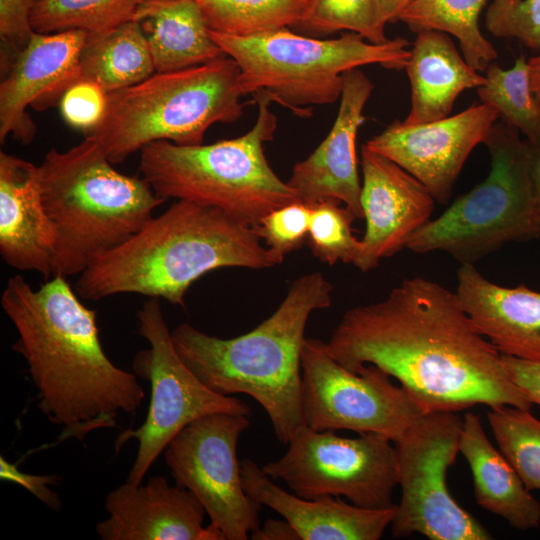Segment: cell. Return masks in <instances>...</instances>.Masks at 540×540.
<instances>
[{
  "label": "cell",
  "mask_w": 540,
  "mask_h": 540,
  "mask_svg": "<svg viewBox=\"0 0 540 540\" xmlns=\"http://www.w3.org/2000/svg\"><path fill=\"white\" fill-rule=\"evenodd\" d=\"M325 346L351 372L381 368L425 413L533 406L456 293L424 277L406 278L384 299L348 309Z\"/></svg>",
  "instance_id": "cell-1"
},
{
  "label": "cell",
  "mask_w": 540,
  "mask_h": 540,
  "mask_svg": "<svg viewBox=\"0 0 540 540\" xmlns=\"http://www.w3.org/2000/svg\"><path fill=\"white\" fill-rule=\"evenodd\" d=\"M66 277L34 289L21 275L7 281L1 306L18 337L12 349L25 360L38 407L62 427L61 441H82L135 413L145 392L135 373L117 367L99 339L96 311L81 303Z\"/></svg>",
  "instance_id": "cell-2"
},
{
  "label": "cell",
  "mask_w": 540,
  "mask_h": 540,
  "mask_svg": "<svg viewBox=\"0 0 540 540\" xmlns=\"http://www.w3.org/2000/svg\"><path fill=\"white\" fill-rule=\"evenodd\" d=\"M283 260L245 222L218 208L177 200L94 260L78 275L75 291L84 300L133 293L183 305L193 282L208 272L261 270Z\"/></svg>",
  "instance_id": "cell-3"
},
{
  "label": "cell",
  "mask_w": 540,
  "mask_h": 540,
  "mask_svg": "<svg viewBox=\"0 0 540 540\" xmlns=\"http://www.w3.org/2000/svg\"><path fill=\"white\" fill-rule=\"evenodd\" d=\"M333 286L321 272L293 280L279 307L251 331L223 339L182 323L171 331L175 348L215 393L247 394L267 413L278 441L288 444L305 425L301 355L310 315L332 304Z\"/></svg>",
  "instance_id": "cell-4"
},
{
  "label": "cell",
  "mask_w": 540,
  "mask_h": 540,
  "mask_svg": "<svg viewBox=\"0 0 540 540\" xmlns=\"http://www.w3.org/2000/svg\"><path fill=\"white\" fill-rule=\"evenodd\" d=\"M112 165L90 135L68 150L51 148L38 165L44 206L57 234L55 276L81 274L140 231L165 202L143 177Z\"/></svg>",
  "instance_id": "cell-5"
},
{
  "label": "cell",
  "mask_w": 540,
  "mask_h": 540,
  "mask_svg": "<svg viewBox=\"0 0 540 540\" xmlns=\"http://www.w3.org/2000/svg\"><path fill=\"white\" fill-rule=\"evenodd\" d=\"M252 96L258 115L242 136L206 145L155 141L140 150L139 170L157 196L218 208L252 227L273 210L298 201L264 153L277 129L272 102L262 92Z\"/></svg>",
  "instance_id": "cell-6"
},
{
  "label": "cell",
  "mask_w": 540,
  "mask_h": 540,
  "mask_svg": "<svg viewBox=\"0 0 540 540\" xmlns=\"http://www.w3.org/2000/svg\"><path fill=\"white\" fill-rule=\"evenodd\" d=\"M239 75V66L228 56L183 70L155 72L107 93L102 120L85 135L95 138L112 164L155 141L202 144L212 125L241 117L244 95Z\"/></svg>",
  "instance_id": "cell-7"
},
{
  "label": "cell",
  "mask_w": 540,
  "mask_h": 540,
  "mask_svg": "<svg viewBox=\"0 0 540 540\" xmlns=\"http://www.w3.org/2000/svg\"><path fill=\"white\" fill-rule=\"evenodd\" d=\"M209 33L239 66L243 95L262 92L301 117L310 115L303 107L340 99L345 72L370 64L405 69L411 55L402 37L375 44L353 32L328 39L289 28L246 37Z\"/></svg>",
  "instance_id": "cell-8"
},
{
  "label": "cell",
  "mask_w": 540,
  "mask_h": 540,
  "mask_svg": "<svg viewBox=\"0 0 540 540\" xmlns=\"http://www.w3.org/2000/svg\"><path fill=\"white\" fill-rule=\"evenodd\" d=\"M483 144L491 156L489 175L418 229L407 249L442 251L461 264H474L506 243L540 237L526 140L503 121L491 127Z\"/></svg>",
  "instance_id": "cell-9"
},
{
  "label": "cell",
  "mask_w": 540,
  "mask_h": 540,
  "mask_svg": "<svg viewBox=\"0 0 540 540\" xmlns=\"http://www.w3.org/2000/svg\"><path fill=\"white\" fill-rule=\"evenodd\" d=\"M138 332L150 347L139 351L133 373L151 386V400L144 423L126 429L115 440V450L137 439L138 451L127 482L140 484L153 462L171 439L194 420L217 412L250 416L249 406L233 397L213 392L179 356L157 298H150L137 311Z\"/></svg>",
  "instance_id": "cell-10"
},
{
  "label": "cell",
  "mask_w": 540,
  "mask_h": 540,
  "mask_svg": "<svg viewBox=\"0 0 540 540\" xmlns=\"http://www.w3.org/2000/svg\"><path fill=\"white\" fill-rule=\"evenodd\" d=\"M461 427L457 412H427L394 442L402 497L391 523L393 537L419 533L431 540L493 538L447 486V471L460 452Z\"/></svg>",
  "instance_id": "cell-11"
},
{
  "label": "cell",
  "mask_w": 540,
  "mask_h": 540,
  "mask_svg": "<svg viewBox=\"0 0 540 540\" xmlns=\"http://www.w3.org/2000/svg\"><path fill=\"white\" fill-rule=\"evenodd\" d=\"M391 442L376 433L346 438L304 425L286 453L261 468L302 498L330 495L362 508L389 509L396 505L393 491L398 485L397 452Z\"/></svg>",
  "instance_id": "cell-12"
},
{
  "label": "cell",
  "mask_w": 540,
  "mask_h": 540,
  "mask_svg": "<svg viewBox=\"0 0 540 540\" xmlns=\"http://www.w3.org/2000/svg\"><path fill=\"white\" fill-rule=\"evenodd\" d=\"M390 377L373 364L351 372L328 353L325 342L306 338L301 355L305 425L316 431L376 433L396 442L425 412Z\"/></svg>",
  "instance_id": "cell-13"
},
{
  "label": "cell",
  "mask_w": 540,
  "mask_h": 540,
  "mask_svg": "<svg viewBox=\"0 0 540 540\" xmlns=\"http://www.w3.org/2000/svg\"><path fill=\"white\" fill-rule=\"evenodd\" d=\"M248 417L226 412L202 416L181 429L164 450L176 485L199 500L225 540H246L260 526L261 505L245 493L237 459Z\"/></svg>",
  "instance_id": "cell-14"
},
{
  "label": "cell",
  "mask_w": 540,
  "mask_h": 540,
  "mask_svg": "<svg viewBox=\"0 0 540 540\" xmlns=\"http://www.w3.org/2000/svg\"><path fill=\"white\" fill-rule=\"evenodd\" d=\"M499 117L494 107L481 103L428 123L395 121L365 145L408 171L435 201L446 204L468 156Z\"/></svg>",
  "instance_id": "cell-15"
},
{
  "label": "cell",
  "mask_w": 540,
  "mask_h": 540,
  "mask_svg": "<svg viewBox=\"0 0 540 540\" xmlns=\"http://www.w3.org/2000/svg\"><path fill=\"white\" fill-rule=\"evenodd\" d=\"M88 33L66 30L32 32L0 85V141L8 136L28 144L36 126L27 108L45 109L60 102L80 81V56Z\"/></svg>",
  "instance_id": "cell-16"
},
{
  "label": "cell",
  "mask_w": 540,
  "mask_h": 540,
  "mask_svg": "<svg viewBox=\"0 0 540 540\" xmlns=\"http://www.w3.org/2000/svg\"><path fill=\"white\" fill-rule=\"evenodd\" d=\"M361 169L360 201L366 228L353 265L368 272L406 248L412 235L430 220L435 199L412 174L365 144Z\"/></svg>",
  "instance_id": "cell-17"
},
{
  "label": "cell",
  "mask_w": 540,
  "mask_h": 540,
  "mask_svg": "<svg viewBox=\"0 0 540 540\" xmlns=\"http://www.w3.org/2000/svg\"><path fill=\"white\" fill-rule=\"evenodd\" d=\"M373 88L359 68L344 73L338 113L328 135L307 158L294 165L287 181L298 201L313 205L325 199L337 200L357 219L363 218L356 138Z\"/></svg>",
  "instance_id": "cell-18"
},
{
  "label": "cell",
  "mask_w": 540,
  "mask_h": 540,
  "mask_svg": "<svg viewBox=\"0 0 540 540\" xmlns=\"http://www.w3.org/2000/svg\"><path fill=\"white\" fill-rule=\"evenodd\" d=\"M108 517L95 527L103 540H225L205 508L186 489L161 476L143 485L125 482L105 499Z\"/></svg>",
  "instance_id": "cell-19"
},
{
  "label": "cell",
  "mask_w": 540,
  "mask_h": 540,
  "mask_svg": "<svg viewBox=\"0 0 540 540\" xmlns=\"http://www.w3.org/2000/svg\"><path fill=\"white\" fill-rule=\"evenodd\" d=\"M57 234L44 206L39 166L0 153V255L20 271L55 276Z\"/></svg>",
  "instance_id": "cell-20"
},
{
  "label": "cell",
  "mask_w": 540,
  "mask_h": 540,
  "mask_svg": "<svg viewBox=\"0 0 540 540\" xmlns=\"http://www.w3.org/2000/svg\"><path fill=\"white\" fill-rule=\"evenodd\" d=\"M245 493L261 506L280 514L300 540H378L393 522L397 504L367 509L330 495L306 499L275 484L254 461H241Z\"/></svg>",
  "instance_id": "cell-21"
},
{
  "label": "cell",
  "mask_w": 540,
  "mask_h": 540,
  "mask_svg": "<svg viewBox=\"0 0 540 540\" xmlns=\"http://www.w3.org/2000/svg\"><path fill=\"white\" fill-rule=\"evenodd\" d=\"M455 291L474 328L502 355L540 362V292L504 287L461 264Z\"/></svg>",
  "instance_id": "cell-22"
},
{
  "label": "cell",
  "mask_w": 540,
  "mask_h": 540,
  "mask_svg": "<svg viewBox=\"0 0 540 540\" xmlns=\"http://www.w3.org/2000/svg\"><path fill=\"white\" fill-rule=\"evenodd\" d=\"M405 70L411 85L408 124L448 117L460 93L486 81L459 54L450 35L437 30L417 32Z\"/></svg>",
  "instance_id": "cell-23"
},
{
  "label": "cell",
  "mask_w": 540,
  "mask_h": 540,
  "mask_svg": "<svg viewBox=\"0 0 540 540\" xmlns=\"http://www.w3.org/2000/svg\"><path fill=\"white\" fill-rule=\"evenodd\" d=\"M459 451L471 469L475 499L481 507L515 529L540 527V502L507 458L492 445L479 415L468 412L462 418Z\"/></svg>",
  "instance_id": "cell-24"
},
{
  "label": "cell",
  "mask_w": 540,
  "mask_h": 540,
  "mask_svg": "<svg viewBox=\"0 0 540 540\" xmlns=\"http://www.w3.org/2000/svg\"><path fill=\"white\" fill-rule=\"evenodd\" d=\"M145 33L155 72H171L227 56L213 40L194 0L146 1L135 19Z\"/></svg>",
  "instance_id": "cell-25"
},
{
  "label": "cell",
  "mask_w": 540,
  "mask_h": 540,
  "mask_svg": "<svg viewBox=\"0 0 540 540\" xmlns=\"http://www.w3.org/2000/svg\"><path fill=\"white\" fill-rule=\"evenodd\" d=\"M154 73L148 41L138 21L87 35L80 56V80L95 82L110 93Z\"/></svg>",
  "instance_id": "cell-26"
},
{
  "label": "cell",
  "mask_w": 540,
  "mask_h": 540,
  "mask_svg": "<svg viewBox=\"0 0 540 540\" xmlns=\"http://www.w3.org/2000/svg\"><path fill=\"white\" fill-rule=\"evenodd\" d=\"M487 0H415L399 21L414 32L437 30L457 38L464 59L484 72L497 58V51L479 28V15Z\"/></svg>",
  "instance_id": "cell-27"
},
{
  "label": "cell",
  "mask_w": 540,
  "mask_h": 540,
  "mask_svg": "<svg viewBox=\"0 0 540 540\" xmlns=\"http://www.w3.org/2000/svg\"><path fill=\"white\" fill-rule=\"evenodd\" d=\"M209 30L231 36H253L298 27L310 0H194Z\"/></svg>",
  "instance_id": "cell-28"
},
{
  "label": "cell",
  "mask_w": 540,
  "mask_h": 540,
  "mask_svg": "<svg viewBox=\"0 0 540 540\" xmlns=\"http://www.w3.org/2000/svg\"><path fill=\"white\" fill-rule=\"evenodd\" d=\"M145 0H36L30 25L37 33H101L135 19Z\"/></svg>",
  "instance_id": "cell-29"
},
{
  "label": "cell",
  "mask_w": 540,
  "mask_h": 540,
  "mask_svg": "<svg viewBox=\"0 0 540 540\" xmlns=\"http://www.w3.org/2000/svg\"><path fill=\"white\" fill-rule=\"evenodd\" d=\"M485 72L486 81L477 88L481 102L494 107L525 140L540 145V104L530 89L527 60L521 56L509 69L492 62Z\"/></svg>",
  "instance_id": "cell-30"
},
{
  "label": "cell",
  "mask_w": 540,
  "mask_h": 540,
  "mask_svg": "<svg viewBox=\"0 0 540 540\" xmlns=\"http://www.w3.org/2000/svg\"><path fill=\"white\" fill-rule=\"evenodd\" d=\"M487 418L499 450L526 488L540 490V419L513 406L490 409Z\"/></svg>",
  "instance_id": "cell-31"
},
{
  "label": "cell",
  "mask_w": 540,
  "mask_h": 540,
  "mask_svg": "<svg viewBox=\"0 0 540 540\" xmlns=\"http://www.w3.org/2000/svg\"><path fill=\"white\" fill-rule=\"evenodd\" d=\"M312 214L307 236L313 255L322 263L334 265L337 262L354 264L362 243L352 228L357 217L343 203L325 199L311 205Z\"/></svg>",
  "instance_id": "cell-32"
},
{
  "label": "cell",
  "mask_w": 540,
  "mask_h": 540,
  "mask_svg": "<svg viewBox=\"0 0 540 540\" xmlns=\"http://www.w3.org/2000/svg\"><path fill=\"white\" fill-rule=\"evenodd\" d=\"M298 27L319 35L353 32L375 44L388 40L375 0H310L306 16Z\"/></svg>",
  "instance_id": "cell-33"
},
{
  "label": "cell",
  "mask_w": 540,
  "mask_h": 540,
  "mask_svg": "<svg viewBox=\"0 0 540 540\" xmlns=\"http://www.w3.org/2000/svg\"><path fill=\"white\" fill-rule=\"evenodd\" d=\"M485 26L498 38H517L540 51V0H493L487 8Z\"/></svg>",
  "instance_id": "cell-34"
},
{
  "label": "cell",
  "mask_w": 540,
  "mask_h": 540,
  "mask_svg": "<svg viewBox=\"0 0 540 540\" xmlns=\"http://www.w3.org/2000/svg\"><path fill=\"white\" fill-rule=\"evenodd\" d=\"M312 214L311 205L295 201L267 214L253 227L264 244L281 257L305 242Z\"/></svg>",
  "instance_id": "cell-35"
},
{
  "label": "cell",
  "mask_w": 540,
  "mask_h": 540,
  "mask_svg": "<svg viewBox=\"0 0 540 540\" xmlns=\"http://www.w3.org/2000/svg\"><path fill=\"white\" fill-rule=\"evenodd\" d=\"M107 104V92L97 83L80 80L62 96L59 105L65 122L87 134L102 120Z\"/></svg>",
  "instance_id": "cell-36"
},
{
  "label": "cell",
  "mask_w": 540,
  "mask_h": 540,
  "mask_svg": "<svg viewBox=\"0 0 540 540\" xmlns=\"http://www.w3.org/2000/svg\"><path fill=\"white\" fill-rule=\"evenodd\" d=\"M36 0H0L2 40L25 45L31 33L30 13ZM20 48V49H21Z\"/></svg>",
  "instance_id": "cell-37"
},
{
  "label": "cell",
  "mask_w": 540,
  "mask_h": 540,
  "mask_svg": "<svg viewBox=\"0 0 540 540\" xmlns=\"http://www.w3.org/2000/svg\"><path fill=\"white\" fill-rule=\"evenodd\" d=\"M0 478L3 481L19 484L51 509L60 510L59 496L48 488L49 485L59 483L60 479L56 475H32L21 472L16 465L11 464L1 456Z\"/></svg>",
  "instance_id": "cell-38"
},
{
  "label": "cell",
  "mask_w": 540,
  "mask_h": 540,
  "mask_svg": "<svg viewBox=\"0 0 540 540\" xmlns=\"http://www.w3.org/2000/svg\"><path fill=\"white\" fill-rule=\"evenodd\" d=\"M511 380L530 399L540 406V362L502 355Z\"/></svg>",
  "instance_id": "cell-39"
},
{
  "label": "cell",
  "mask_w": 540,
  "mask_h": 540,
  "mask_svg": "<svg viewBox=\"0 0 540 540\" xmlns=\"http://www.w3.org/2000/svg\"><path fill=\"white\" fill-rule=\"evenodd\" d=\"M254 540H300L295 529L287 520H266L262 527L251 533Z\"/></svg>",
  "instance_id": "cell-40"
},
{
  "label": "cell",
  "mask_w": 540,
  "mask_h": 540,
  "mask_svg": "<svg viewBox=\"0 0 540 540\" xmlns=\"http://www.w3.org/2000/svg\"><path fill=\"white\" fill-rule=\"evenodd\" d=\"M527 142L529 172L537 219L540 223V145Z\"/></svg>",
  "instance_id": "cell-41"
},
{
  "label": "cell",
  "mask_w": 540,
  "mask_h": 540,
  "mask_svg": "<svg viewBox=\"0 0 540 540\" xmlns=\"http://www.w3.org/2000/svg\"><path fill=\"white\" fill-rule=\"evenodd\" d=\"M415 0H375L378 18L382 26L399 20L400 15Z\"/></svg>",
  "instance_id": "cell-42"
},
{
  "label": "cell",
  "mask_w": 540,
  "mask_h": 540,
  "mask_svg": "<svg viewBox=\"0 0 540 540\" xmlns=\"http://www.w3.org/2000/svg\"><path fill=\"white\" fill-rule=\"evenodd\" d=\"M530 89L540 104V54L527 61Z\"/></svg>",
  "instance_id": "cell-43"
},
{
  "label": "cell",
  "mask_w": 540,
  "mask_h": 540,
  "mask_svg": "<svg viewBox=\"0 0 540 540\" xmlns=\"http://www.w3.org/2000/svg\"><path fill=\"white\" fill-rule=\"evenodd\" d=\"M146 1H155V0H145V2H146Z\"/></svg>",
  "instance_id": "cell-44"
}]
</instances>
